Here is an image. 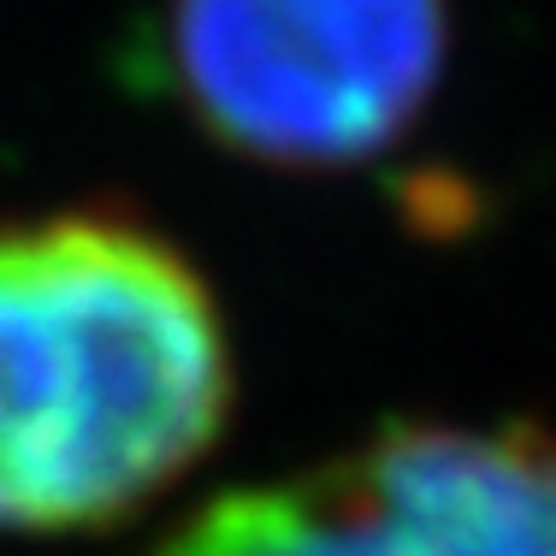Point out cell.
<instances>
[{"label": "cell", "instance_id": "7a4b0ae2", "mask_svg": "<svg viewBox=\"0 0 556 556\" xmlns=\"http://www.w3.org/2000/svg\"><path fill=\"white\" fill-rule=\"evenodd\" d=\"M172 77L231 154L290 172L367 166L444 72V0H172Z\"/></svg>", "mask_w": 556, "mask_h": 556}, {"label": "cell", "instance_id": "6da1fadb", "mask_svg": "<svg viewBox=\"0 0 556 556\" xmlns=\"http://www.w3.org/2000/svg\"><path fill=\"white\" fill-rule=\"evenodd\" d=\"M231 338L184 249L130 214L0 219V539L96 533L231 420Z\"/></svg>", "mask_w": 556, "mask_h": 556}, {"label": "cell", "instance_id": "3957f363", "mask_svg": "<svg viewBox=\"0 0 556 556\" xmlns=\"http://www.w3.org/2000/svg\"><path fill=\"white\" fill-rule=\"evenodd\" d=\"M149 556H556V432L391 427L202 503Z\"/></svg>", "mask_w": 556, "mask_h": 556}]
</instances>
